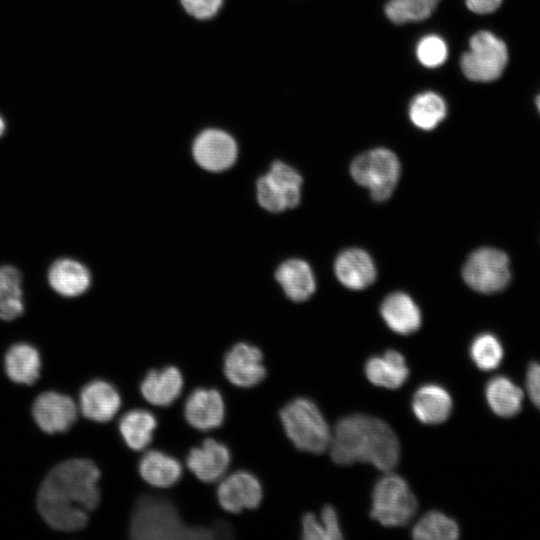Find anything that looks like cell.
Listing matches in <instances>:
<instances>
[{
    "label": "cell",
    "instance_id": "1",
    "mask_svg": "<svg viewBox=\"0 0 540 540\" xmlns=\"http://www.w3.org/2000/svg\"><path fill=\"white\" fill-rule=\"evenodd\" d=\"M100 471L88 459H70L55 466L44 479L37 498L38 510L53 528L82 529L88 513L100 500Z\"/></svg>",
    "mask_w": 540,
    "mask_h": 540
},
{
    "label": "cell",
    "instance_id": "2",
    "mask_svg": "<svg viewBox=\"0 0 540 540\" xmlns=\"http://www.w3.org/2000/svg\"><path fill=\"white\" fill-rule=\"evenodd\" d=\"M329 450L339 465L370 463L389 472L400 458V442L393 429L383 420L352 414L341 418L332 433Z\"/></svg>",
    "mask_w": 540,
    "mask_h": 540
},
{
    "label": "cell",
    "instance_id": "3",
    "mask_svg": "<svg viewBox=\"0 0 540 540\" xmlns=\"http://www.w3.org/2000/svg\"><path fill=\"white\" fill-rule=\"evenodd\" d=\"M130 534L134 539L146 540L211 539L216 536L214 529L186 525L170 501L148 495L136 503Z\"/></svg>",
    "mask_w": 540,
    "mask_h": 540
},
{
    "label": "cell",
    "instance_id": "4",
    "mask_svg": "<svg viewBox=\"0 0 540 540\" xmlns=\"http://www.w3.org/2000/svg\"><path fill=\"white\" fill-rule=\"evenodd\" d=\"M280 418L287 437L299 450L320 454L329 449L332 432L312 400L295 398L281 409Z\"/></svg>",
    "mask_w": 540,
    "mask_h": 540
},
{
    "label": "cell",
    "instance_id": "5",
    "mask_svg": "<svg viewBox=\"0 0 540 540\" xmlns=\"http://www.w3.org/2000/svg\"><path fill=\"white\" fill-rule=\"evenodd\" d=\"M417 499L404 478L388 473L374 485L370 516L385 527L406 525L417 511Z\"/></svg>",
    "mask_w": 540,
    "mask_h": 540
},
{
    "label": "cell",
    "instance_id": "6",
    "mask_svg": "<svg viewBox=\"0 0 540 540\" xmlns=\"http://www.w3.org/2000/svg\"><path fill=\"white\" fill-rule=\"evenodd\" d=\"M353 179L369 189L374 201L388 199L400 177V162L389 149L375 148L356 157L350 167Z\"/></svg>",
    "mask_w": 540,
    "mask_h": 540
},
{
    "label": "cell",
    "instance_id": "7",
    "mask_svg": "<svg viewBox=\"0 0 540 540\" xmlns=\"http://www.w3.org/2000/svg\"><path fill=\"white\" fill-rule=\"evenodd\" d=\"M508 61L504 41L489 31H479L469 42V50L460 60L464 75L471 81L489 82L503 73Z\"/></svg>",
    "mask_w": 540,
    "mask_h": 540
},
{
    "label": "cell",
    "instance_id": "8",
    "mask_svg": "<svg viewBox=\"0 0 540 540\" xmlns=\"http://www.w3.org/2000/svg\"><path fill=\"white\" fill-rule=\"evenodd\" d=\"M509 258L495 248H480L468 257L463 267V279L475 291L495 293L509 283Z\"/></svg>",
    "mask_w": 540,
    "mask_h": 540
},
{
    "label": "cell",
    "instance_id": "9",
    "mask_svg": "<svg viewBox=\"0 0 540 540\" xmlns=\"http://www.w3.org/2000/svg\"><path fill=\"white\" fill-rule=\"evenodd\" d=\"M301 175L291 166L274 161L256 183L261 203L269 210L282 212L296 207L301 198Z\"/></svg>",
    "mask_w": 540,
    "mask_h": 540
},
{
    "label": "cell",
    "instance_id": "10",
    "mask_svg": "<svg viewBox=\"0 0 540 540\" xmlns=\"http://www.w3.org/2000/svg\"><path fill=\"white\" fill-rule=\"evenodd\" d=\"M191 152L195 162L203 169L220 172L230 168L239 153V144L228 131L208 127L199 131L192 140Z\"/></svg>",
    "mask_w": 540,
    "mask_h": 540
},
{
    "label": "cell",
    "instance_id": "11",
    "mask_svg": "<svg viewBox=\"0 0 540 540\" xmlns=\"http://www.w3.org/2000/svg\"><path fill=\"white\" fill-rule=\"evenodd\" d=\"M217 499L224 510L239 513L260 504L262 487L250 472L236 471L221 480L217 488Z\"/></svg>",
    "mask_w": 540,
    "mask_h": 540
},
{
    "label": "cell",
    "instance_id": "12",
    "mask_svg": "<svg viewBox=\"0 0 540 540\" xmlns=\"http://www.w3.org/2000/svg\"><path fill=\"white\" fill-rule=\"evenodd\" d=\"M224 374L237 387L250 388L259 384L266 376L262 352L247 343L236 344L225 355Z\"/></svg>",
    "mask_w": 540,
    "mask_h": 540
},
{
    "label": "cell",
    "instance_id": "13",
    "mask_svg": "<svg viewBox=\"0 0 540 540\" xmlns=\"http://www.w3.org/2000/svg\"><path fill=\"white\" fill-rule=\"evenodd\" d=\"M32 412L37 425L50 434L67 431L77 418L74 401L52 391L44 392L36 398Z\"/></svg>",
    "mask_w": 540,
    "mask_h": 540
},
{
    "label": "cell",
    "instance_id": "14",
    "mask_svg": "<svg viewBox=\"0 0 540 540\" xmlns=\"http://www.w3.org/2000/svg\"><path fill=\"white\" fill-rule=\"evenodd\" d=\"M224 415V401L216 389L197 388L186 399L185 419L197 430L208 431L219 427Z\"/></svg>",
    "mask_w": 540,
    "mask_h": 540
},
{
    "label": "cell",
    "instance_id": "15",
    "mask_svg": "<svg viewBox=\"0 0 540 540\" xmlns=\"http://www.w3.org/2000/svg\"><path fill=\"white\" fill-rule=\"evenodd\" d=\"M231 461L227 446L215 439H206L191 449L186 464L189 470L203 482H215L222 478Z\"/></svg>",
    "mask_w": 540,
    "mask_h": 540
},
{
    "label": "cell",
    "instance_id": "16",
    "mask_svg": "<svg viewBox=\"0 0 540 540\" xmlns=\"http://www.w3.org/2000/svg\"><path fill=\"white\" fill-rule=\"evenodd\" d=\"M120 406L119 392L105 380H93L81 390V412L89 420L107 422L117 414Z\"/></svg>",
    "mask_w": 540,
    "mask_h": 540
},
{
    "label": "cell",
    "instance_id": "17",
    "mask_svg": "<svg viewBox=\"0 0 540 540\" xmlns=\"http://www.w3.org/2000/svg\"><path fill=\"white\" fill-rule=\"evenodd\" d=\"M338 280L347 288L361 290L375 281L376 267L370 255L362 249L342 251L335 260Z\"/></svg>",
    "mask_w": 540,
    "mask_h": 540
},
{
    "label": "cell",
    "instance_id": "18",
    "mask_svg": "<svg viewBox=\"0 0 540 540\" xmlns=\"http://www.w3.org/2000/svg\"><path fill=\"white\" fill-rule=\"evenodd\" d=\"M412 411L417 419L428 425L440 424L452 411V398L442 386L429 383L419 387L413 394Z\"/></svg>",
    "mask_w": 540,
    "mask_h": 540
},
{
    "label": "cell",
    "instance_id": "19",
    "mask_svg": "<svg viewBox=\"0 0 540 540\" xmlns=\"http://www.w3.org/2000/svg\"><path fill=\"white\" fill-rule=\"evenodd\" d=\"M380 313L387 326L401 335L414 333L421 326V312L418 306L403 292L388 295L381 304Z\"/></svg>",
    "mask_w": 540,
    "mask_h": 540
},
{
    "label": "cell",
    "instance_id": "20",
    "mask_svg": "<svg viewBox=\"0 0 540 540\" xmlns=\"http://www.w3.org/2000/svg\"><path fill=\"white\" fill-rule=\"evenodd\" d=\"M183 377L174 366L149 371L140 385L142 396L156 406L171 405L181 394Z\"/></svg>",
    "mask_w": 540,
    "mask_h": 540
},
{
    "label": "cell",
    "instance_id": "21",
    "mask_svg": "<svg viewBox=\"0 0 540 540\" xmlns=\"http://www.w3.org/2000/svg\"><path fill=\"white\" fill-rule=\"evenodd\" d=\"M364 371L372 384L387 389L400 388L409 376L405 358L396 350H387L382 356L370 357Z\"/></svg>",
    "mask_w": 540,
    "mask_h": 540
},
{
    "label": "cell",
    "instance_id": "22",
    "mask_svg": "<svg viewBox=\"0 0 540 540\" xmlns=\"http://www.w3.org/2000/svg\"><path fill=\"white\" fill-rule=\"evenodd\" d=\"M48 281L52 289L65 297L83 294L90 285L88 269L72 259L56 260L49 268Z\"/></svg>",
    "mask_w": 540,
    "mask_h": 540
},
{
    "label": "cell",
    "instance_id": "23",
    "mask_svg": "<svg viewBox=\"0 0 540 540\" xmlns=\"http://www.w3.org/2000/svg\"><path fill=\"white\" fill-rule=\"evenodd\" d=\"M275 278L286 296L294 302L309 299L315 291L313 272L304 260H286L277 268Z\"/></svg>",
    "mask_w": 540,
    "mask_h": 540
},
{
    "label": "cell",
    "instance_id": "24",
    "mask_svg": "<svg viewBox=\"0 0 540 540\" xmlns=\"http://www.w3.org/2000/svg\"><path fill=\"white\" fill-rule=\"evenodd\" d=\"M139 473L151 486L168 488L181 478L182 465L176 458L162 451L151 450L140 459Z\"/></svg>",
    "mask_w": 540,
    "mask_h": 540
},
{
    "label": "cell",
    "instance_id": "25",
    "mask_svg": "<svg viewBox=\"0 0 540 540\" xmlns=\"http://www.w3.org/2000/svg\"><path fill=\"white\" fill-rule=\"evenodd\" d=\"M4 364L8 377L16 383L31 385L40 376V355L29 344L17 343L11 346L5 355Z\"/></svg>",
    "mask_w": 540,
    "mask_h": 540
},
{
    "label": "cell",
    "instance_id": "26",
    "mask_svg": "<svg viewBox=\"0 0 540 540\" xmlns=\"http://www.w3.org/2000/svg\"><path fill=\"white\" fill-rule=\"evenodd\" d=\"M157 421L153 414L143 409H133L126 412L119 421V431L132 450H143L153 438Z\"/></svg>",
    "mask_w": 540,
    "mask_h": 540
},
{
    "label": "cell",
    "instance_id": "27",
    "mask_svg": "<svg viewBox=\"0 0 540 540\" xmlns=\"http://www.w3.org/2000/svg\"><path fill=\"white\" fill-rule=\"evenodd\" d=\"M485 395L492 411L501 417H511L519 412L523 392L508 378L498 376L486 386Z\"/></svg>",
    "mask_w": 540,
    "mask_h": 540
},
{
    "label": "cell",
    "instance_id": "28",
    "mask_svg": "<svg viewBox=\"0 0 540 540\" xmlns=\"http://www.w3.org/2000/svg\"><path fill=\"white\" fill-rule=\"evenodd\" d=\"M22 276L12 266L0 267V319L9 321L24 311Z\"/></svg>",
    "mask_w": 540,
    "mask_h": 540
},
{
    "label": "cell",
    "instance_id": "29",
    "mask_svg": "<svg viewBox=\"0 0 540 540\" xmlns=\"http://www.w3.org/2000/svg\"><path fill=\"white\" fill-rule=\"evenodd\" d=\"M446 112V104L438 94L425 92L412 100L409 117L416 127L432 130L445 118Z\"/></svg>",
    "mask_w": 540,
    "mask_h": 540
},
{
    "label": "cell",
    "instance_id": "30",
    "mask_svg": "<svg viewBox=\"0 0 540 540\" xmlns=\"http://www.w3.org/2000/svg\"><path fill=\"white\" fill-rule=\"evenodd\" d=\"M458 536V524L439 511L426 513L412 528V537L417 540H454Z\"/></svg>",
    "mask_w": 540,
    "mask_h": 540
},
{
    "label": "cell",
    "instance_id": "31",
    "mask_svg": "<svg viewBox=\"0 0 540 540\" xmlns=\"http://www.w3.org/2000/svg\"><path fill=\"white\" fill-rule=\"evenodd\" d=\"M440 0H388L385 13L396 24L417 22L428 18Z\"/></svg>",
    "mask_w": 540,
    "mask_h": 540
},
{
    "label": "cell",
    "instance_id": "32",
    "mask_svg": "<svg viewBox=\"0 0 540 540\" xmlns=\"http://www.w3.org/2000/svg\"><path fill=\"white\" fill-rule=\"evenodd\" d=\"M470 356L479 369L490 371L499 366L503 358V348L494 335L483 333L473 340Z\"/></svg>",
    "mask_w": 540,
    "mask_h": 540
},
{
    "label": "cell",
    "instance_id": "33",
    "mask_svg": "<svg viewBox=\"0 0 540 540\" xmlns=\"http://www.w3.org/2000/svg\"><path fill=\"white\" fill-rule=\"evenodd\" d=\"M416 55L422 65L429 68L438 67L447 58V45L442 38L428 35L419 41Z\"/></svg>",
    "mask_w": 540,
    "mask_h": 540
},
{
    "label": "cell",
    "instance_id": "34",
    "mask_svg": "<svg viewBox=\"0 0 540 540\" xmlns=\"http://www.w3.org/2000/svg\"><path fill=\"white\" fill-rule=\"evenodd\" d=\"M224 0H180L184 11L197 20L213 18L221 9Z\"/></svg>",
    "mask_w": 540,
    "mask_h": 540
},
{
    "label": "cell",
    "instance_id": "35",
    "mask_svg": "<svg viewBox=\"0 0 540 540\" xmlns=\"http://www.w3.org/2000/svg\"><path fill=\"white\" fill-rule=\"evenodd\" d=\"M320 520L324 526L327 540H340L343 538L339 518L333 506H324Z\"/></svg>",
    "mask_w": 540,
    "mask_h": 540
},
{
    "label": "cell",
    "instance_id": "36",
    "mask_svg": "<svg viewBox=\"0 0 540 540\" xmlns=\"http://www.w3.org/2000/svg\"><path fill=\"white\" fill-rule=\"evenodd\" d=\"M302 538L305 540H327L326 532L321 520L312 513L302 517Z\"/></svg>",
    "mask_w": 540,
    "mask_h": 540
},
{
    "label": "cell",
    "instance_id": "37",
    "mask_svg": "<svg viewBox=\"0 0 540 540\" xmlns=\"http://www.w3.org/2000/svg\"><path fill=\"white\" fill-rule=\"evenodd\" d=\"M526 387L531 401L540 410V364L531 363L526 375Z\"/></svg>",
    "mask_w": 540,
    "mask_h": 540
},
{
    "label": "cell",
    "instance_id": "38",
    "mask_svg": "<svg viewBox=\"0 0 540 540\" xmlns=\"http://www.w3.org/2000/svg\"><path fill=\"white\" fill-rule=\"evenodd\" d=\"M468 9L477 14H488L495 11L502 0H465Z\"/></svg>",
    "mask_w": 540,
    "mask_h": 540
},
{
    "label": "cell",
    "instance_id": "39",
    "mask_svg": "<svg viewBox=\"0 0 540 540\" xmlns=\"http://www.w3.org/2000/svg\"><path fill=\"white\" fill-rule=\"evenodd\" d=\"M5 130V123L2 117L0 116V136L4 133Z\"/></svg>",
    "mask_w": 540,
    "mask_h": 540
},
{
    "label": "cell",
    "instance_id": "40",
    "mask_svg": "<svg viewBox=\"0 0 540 540\" xmlns=\"http://www.w3.org/2000/svg\"><path fill=\"white\" fill-rule=\"evenodd\" d=\"M536 105H537V108H538L539 113H540V94L536 98Z\"/></svg>",
    "mask_w": 540,
    "mask_h": 540
}]
</instances>
